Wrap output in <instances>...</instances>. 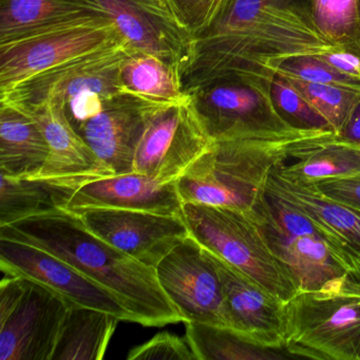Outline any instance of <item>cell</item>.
Listing matches in <instances>:
<instances>
[{
    "label": "cell",
    "instance_id": "cell-6",
    "mask_svg": "<svg viewBox=\"0 0 360 360\" xmlns=\"http://www.w3.org/2000/svg\"><path fill=\"white\" fill-rule=\"evenodd\" d=\"M0 282V360H52L71 305L27 278Z\"/></svg>",
    "mask_w": 360,
    "mask_h": 360
},
{
    "label": "cell",
    "instance_id": "cell-3",
    "mask_svg": "<svg viewBox=\"0 0 360 360\" xmlns=\"http://www.w3.org/2000/svg\"><path fill=\"white\" fill-rule=\"evenodd\" d=\"M255 216L298 292L360 290L340 246L307 214L266 188Z\"/></svg>",
    "mask_w": 360,
    "mask_h": 360
},
{
    "label": "cell",
    "instance_id": "cell-28",
    "mask_svg": "<svg viewBox=\"0 0 360 360\" xmlns=\"http://www.w3.org/2000/svg\"><path fill=\"white\" fill-rule=\"evenodd\" d=\"M285 79L303 94L336 134L342 131L356 107L359 105L360 89Z\"/></svg>",
    "mask_w": 360,
    "mask_h": 360
},
{
    "label": "cell",
    "instance_id": "cell-29",
    "mask_svg": "<svg viewBox=\"0 0 360 360\" xmlns=\"http://www.w3.org/2000/svg\"><path fill=\"white\" fill-rule=\"evenodd\" d=\"M271 94H273L271 100L274 105L283 111L286 117L292 119L290 124L292 127L309 130H332L326 120L311 106L303 94L285 77L281 75L274 77Z\"/></svg>",
    "mask_w": 360,
    "mask_h": 360
},
{
    "label": "cell",
    "instance_id": "cell-17",
    "mask_svg": "<svg viewBox=\"0 0 360 360\" xmlns=\"http://www.w3.org/2000/svg\"><path fill=\"white\" fill-rule=\"evenodd\" d=\"M207 252L220 277L235 330L256 345L284 349L285 302L214 252Z\"/></svg>",
    "mask_w": 360,
    "mask_h": 360
},
{
    "label": "cell",
    "instance_id": "cell-1",
    "mask_svg": "<svg viewBox=\"0 0 360 360\" xmlns=\"http://www.w3.org/2000/svg\"><path fill=\"white\" fill-rule=\"evenodd\" d=\"M0 237L39 246L66 261L117 297L136 323L164 326L183 321L155 269L94 235L70 210L58 207L0 227Z\"/></svg>",
    "mask_w": 360,
    "mask_h": 360
},
{
    "label": "cell",
    "instance_id": "cell-11",
    "mask_svg": "<svg viewBox=\"0 0 360 360\" xmlns=\"http://www.w3.org/2000/svg\"><path fill=\"white\" fill-rule=\"evenodd\" d=\"M157 277L183 322L233 328L222 283L210 252L191 236L155 267Z\"/></svg>",
    "mask_w": 360,
    "mask_h": 360
},
{
    "label": "cell",
    "instance_id": "cell-27",
    "mask_svg": "<svg viewBox=\"0 0 360 360\" xmlns=\"http://www.w3.org/2000/svg\"><path fill=\"white\" fill-rule=\"evenodd\" d=\"M311 9L320 33L360 58V0H311Z\"/></svg>",
    "mask_w": 360,
    "mask_h": 360
},
{
    "label": "cell",
    "instance_id": "cell-18",
    "mask_svg": "<svg viewBox=\"0 0 360 360\" xmlns=\"http://www.w3.org/2000/svg\"><path fill=\"white\" fill-rule=\"evenodd\" d=\"M182 205L176 181L163 182L132 172L79 187L64 208L75 214L89 210H126L180 216Z\"/></svg>",
    "mask_w": 360,
    "mask_h": 360
},
{
    "label": "cell",
    "instance_id": "cell-20",
    "mask_svg": "<svg viewBox=\"0 0 360 360\" xmlns=\"http://www.w3.org/2000/svg\"><path fill=\"white\" fill-rule=\"evenodd\" d=\"M290 160L278 166V174L292 182L316 185L359 174L360 146L328 130L301 143Z\"/></svg>",
    "mask_w": 360,
    "mask_h": 360
},
{
    "label": "cell",
    "instance_id": "cell-15",
    "mask_svg": "<svg viewBox=\"0 0 360 360\" xmlns=\"http://www.w3.org/2000/svg\"><path fill=\"white\" fill-rule=\"evenodd\" d=\"M18 108L35 120L49 145V158L37 180L73 193L88 183L115 176L75 131L62 101L49 98L30 108Z\"/></svg>",
    "mask_w": 360,
    "mask_h": 360
},
{
    "label": "cell",
    "instance_id": "cell-22",
    "mask_svg": "<svg viewBox=\"0 0 360 360\" xmlns=\"http://www.w3.org/2000/svg\"><path fill=\"white\" fill-rule=\"evenodd\" d=\"M92 18L105 16L83 0H0V43Z\"/></svg>",
    "mask_w": 360,
    "mask_h": 360
},
{
    "label": "cell",
    "instance_id": "cell-7",
    "mask_svg": "<svg viewBox=\"0 0 360 360\" xmlns=\"http://www.w3.org/2000/svg\"><path fill=\"white\" fill-rule=\"evenodd\" d=\"M212 141L273 136L295 128L278 112L271 91L233 77L206 79L185 90Z\"/></svg>",
    "mask_w": 360,
    "mask_h": 360
},
{
    "label": "cell",
    "instance_id": "cell-26",
    "mask_svg": "<svg viewBox=\"0 0 360 360\" xmlns=\"http://www.w3.org/2000/svg\"><path fill=\"white\" fill-rule=\"evenodd\" d=\"M71 195L44 181L0 174V227L64 208Z\"/></svg>",
    "mask_w": 360,
    "mask_h": 360
},
{
    "label": "cell",
    "instance_id": "cell-35",
    "mask_svg": "<svg viewBox=\"0 0 360 360\" xmlns=\"http://www.w3.org/2000/svg\"><path fill=\"white\" fill-rule=\"evenodd\" d=\"M338 136L347 142L360 146V103Z\"/></svg>",
    "mask_w": 360,
    "mask_h": 360
},
{
    "label": "cell",
    "instance_id": "cell-34",
    "mask_svg": "<svg viewBox=\"0 0 360 360\" xmlns=\"http://www.w3.org/2000/svg\"><path fill=\"white\" fill-rule=\"evenodd\" d=\"M321 58L336 70L360 81V58L353 52L337 50L321 56Z\"/></svg>",
    "mask_w": 360,
    "mask_h": 360
},
{
    "label": "cell",
    "instance_id": "cell-16",
    "mask_svg": "<svg viewBox=\"0 0 360 360\" xmlns=\"http://www.w3.org/2000/svg\"><path fill=\"white\" fill-rule=\"evenodd\" d=\"M164 104L125 89L106 98L98 112L73 128L115 174H129L147 124Z\"/></svg>",
    "mask_w": 360,
    "mask_h": 360
},
{
    "label": "cell",
    "instance_id": "cell-4",
    "mask_svg": "<svg viewBox=\"0 0 360 360\" xmlns=\"http://www.w3.org/2000/svg\"><path fill=\"white\" fill-rule=\"evenodd\" d=\"M189 236L278 298L288 302L298 294L294 278L274 254L260 223L244 212L206 204L183 203Z\"/></svg>",
    "mask_w": 360,
    "mask_h": 360
},
{
    "label": "cell",
    "instance_id": "cell-13",
    "mask_svg": "<svg viewBox=\"0 0 360 360\" xmlns=\"http://www.w3.org/2000/svg\"><path fill=\"white\" fill-rule=\"evenodd\" d=\"M0 269L45 286L71 307L98 309L117 316L121 321L134 322L132 314L109 290L39 246L0 237Z\"/></svg>",
    "mask_w": 360,
    "mask_h": 360
},
{
    "label": "cell",
    "instance_id": "cell-25",
    "mask_svg": "<svg viewBox=\"0 0 360 360\" xmlns=\"http://www.w3.org/2000/svg\"><path fill=\"white\" fill-rule=\"evenodd\" d=\"M186 336L197 360H277L290 357L284 349L252 342L229 328L186 322Z\"/></svg>",
    "mask_w": 360,
    "mask_h": 360
},
{
    "label": "cell",
    "instance_id": "cell-8",
    "mask_svg": "<svg viewBox=\"0 0 360 360\" xmlns=\"http://www.w3.org/2000/svg\"><path fill=\"white\" fill-rule=\"evenodd\" d=\"M121 43L126 41L105 18H87L0 43V94L73 58Z\"/></svg>",
    "mask_w": 360,
    "mask_h": 360
},
{
    "label": "cell",
    "instance_id": "cell-30",
    "mask_svg": "<svg viewBox=\"0 0 360 360\" xmlns=\"http://www.w3.org/2000/svg\"><path fill=\"white\" fill-rule=\"evenodd\" d=\"M276 75L299 79L307 83L326 84L360 89L359 79L333 68L322 60L321 56H299L290 58L279 67Z\"/></svg>",
    "mask_w": 360,
    "mask_h": 360
},
{
    "label": "cell",
    "instance_id": "cell-21",
    "mask_svg": "<svg viewBox=\"0 0 360 360\" xmlns=\"http://www.w3.org/2000/svg\"><path fill=\"white\" fill-rule=\"evenodd\" d=\"M49 155V145L35 120L13 105L1 103L0 174L35 179Z\"/></svg>",
    "mask_w": 360,
    "mask_h": 360
},
{
    "label": "cell",
    "instance_id": "cell-10",
    "mask_svg": "<svg viewBox=\"0 0 360 360\" xmlns=\"http://www.w3.org/2000/svg\"><path fill=\"white\" fill-rule=\"evenodd\" d=\"M212 143L186 94L153 113L136 148L134 172L163 182L178 181Z\"/></svg>",
    "mask_w": 360,
    "mask_h": 360
},
{
    "label": "cell",
    "instance_id": "cell-32",
    "mask_svg": "<svg viewBox=\"0 0 360 360\" xmlns=\"http://www.w3.org/2000/svg\"><path fill=\"white\" fill-rule=\"evenodd\" d=\"M128 360H197L186 336L161 332L130 349Z\"/></svg>",
    "mask_w": 360,
    "mask_h": 360
},
{
    "label": "cell",
    "instance_id": "cell-33",
    "mask_svg": "<svg viewBox=\"0 0 360 360\" xmlns=\"http://www.w3.org/2000/svg\"><path fill=\"white\" fill-rule=\"evenodd\" d=\"M313 186L330 199L360 210V172L345 178L323 181Z\"/></svg>",
    "mask_w": 360,
    "mask_h": 360
},
{
    "label": "cell",
    "instance_id": "cell-14",
    "mask_svg": "<svg viewBox=\"0 0 360 360\" xmlns=\"http://www.w3.org/2000/svg\"><path fill=\"white\" fill-rule=\"evenodd\" d=\"M77 214L94 235L153 269L189 236L181 214L126 210H89Z\"/></svg>",
    "mask_w": 360,
    "mask_h": 360
},
{
    "label": "cell",
    "instance_id": "cell-24",
    "mask_svg": "<svg viewBox=\"0 0 360 360\" xmlns=\"http://www.w3.org/2000/svg\"><path fill=\"white\" fill-rule=\"evenodd\" d=\"M122 81L129 91L158 102H176L186 96L178 67L138 50H130L124 60Z\"/></svg>",
    "mask_w": 360,
    "mask_h": 360
},
{
    "label": "cell",
    "instance_id": "cell-2",
    "mask_svg": "<svg viewBox=\"0 0 360 360\" xmlns=\"http://www.w3.org/2000/svg\"><path fill=\"white\" fill-rule=\"evenodd\" d=\"M326 131L298 129L280 136L214 141L176 181L181 200L255 217L274 169L288 162L301 143Z\"/></svg>",
    "mask_w": 360,
    "mask_h": 360
},
{
    "label": "cell",
    "instance_id": "cell-12",
    "mask_svg": "<svg viewBox=\"0 0 360 360\" xmlns=\"http://www.w3.org/2000/svg\"><path fill=\"white\" fill-rule=\"evenodd\" d=\"M131 48L126 43L103 48L39 73L1 94L0 103L30 108L49 98L67 101L90 88L113 96L126 89L122 65Z\"/></svg>",
    "mask_w": 360,
    "mask_h": 360
},
{
    "label": "cell",
    "instance_id": "cell-19",
    "mask_svg": "<svg viewBox=\"0 0 360 360\" xmlns=\"http://www.w3.org/2000/svg\"><path fill=\"white\" fill-rule=\"evenodd\" d=\"M266 188L307 214L330 233L360 283V210L330 199L313 185L288 180L278 174L277 167L271 172Z\"/></svg>",
    "mask_w": 360,
    "mask_h": 360
},
{
    "label": "cell",
    "instance_id": "cell-23",
    "mask_svg": "<svg viewBox=\"0 0 360 360\" xmlns=\"http://www.w3.org/2000/svg\"><path fill=\"white\" fill-rule=\"evenodd\" d=\"M121 321L107 311L71 307L52 360H101Z\"/></svg>",
    "mask_w": 360,
    "mask_h": 360
},
{
    "label": "cell",
    "instance_id": "cell-5",
    "mask_svg": "<svg viewBox=\"0 0 360 360\" xmlns=\"http://www.w3.org/2000/svg\"><path fill=\"white\" fill-rule=\"evenodd\" d=\"M284 349L292 358L360 360V290L295 295L285 302Z\"/></svg>",
    "mask_w": 360,
    "mask_h": 360
},
{
    "label": "cell",
    "instance_id": "cell-31",
    "mask_svg": "<svg viewBox=\"0 0 360 360\" xmlns=\"http://www.w3.org/2000/svg\"><path fill=\"white\" fill-rule=\"evenodd\" d=\"M195 39L224 18L235 0H172Z\"/></svg>",
    "mask_w": 360,
    "mask_h": 360
},
{
    "label": "cell",
    "instance_id": "cell-9",
    "mask_svg": "<svg viewBox=\"0 0 360 360\" xmlns=\"http://www.w3.org/2000/svg\"><path fill=\"white\" fill-rule=\"evenodd\" d=\"M108 18L131 49L155 54L184 75L195 60V39L172 0H83Z\"/></svg>",
    "mask_w": 360,
    "mask_h": 360
}]
</instances>
